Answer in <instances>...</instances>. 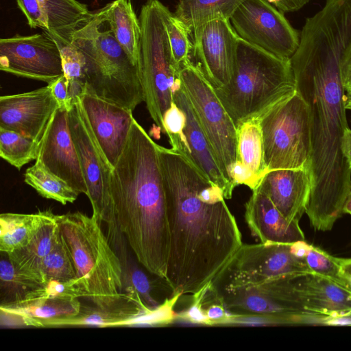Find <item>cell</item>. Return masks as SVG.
Wrapping results in <instances>:
<instances>
[{
    "instance_id": "44dd1931",
    "label": "cell",
    "mask_w": 351,
    "mask_h": 351,
    "mask_svg": "<svg viewBox=\"0 0 351 351\" xmlns=\"http://www.w3.org/2000/svg\"><path fill=\"white\" fill-rule=\"evenodd\" d=\"M258 186L289 221L305 213L311 190L308 169H280L267 172Z\"/></svg>"
},
{
    "instance_id": "ee69618b",
    "label": "cell",
    "mask_w": 351,
    "mask_h": 351,
    "mask_svg": "<svg viewBox=\"0 0 351 351\" xmlns=\"http://www.w3.org/2000/svg\"><path fill=\"white\" fill-rule=\"evenodd\" d=\"M48 86L50 87L53 96L58 101L59 106L65 107L69 110L72 103L69 98L67 80L65 76L63 75L59 77L49 84Z\"/></svg>"
},
{
    "instance_id": "ffe728a7",
    "label": "cell",
    "mask_w": 351,
    "mask_h": 351,
    "mask_svg": "<svg viewBox=\"0 0 351 351\" xmlns=\"http://www.w3.org/2000/svg\"><path fill=\"white\" fill-rule=\"evenodd\" d=\"M245 220L261 243H293L305 241L299 221H289L258 186L245 205Z\"/></svg>"
},
{
    "instance_id": "b9f144b4",
    "label": "cell",
    "mask_w": 351,
    "mask_h": 351,
    "mask_svg": "<svg viewBox=\"0 0 351 351\" xmlns=\"http://www.w3.org/2000/svg\"><path fill=\"white\" fill-rule=\"evenodd\" d=\"M16 1L31 28L38 27L43 30H48L47 19L38 0Z\"/></svg>"
},
{
    "instance_id": "4fadbf2b",
    "label": "cell",
    "mask_w": 351,
    "mask_h": 351,
    "mask_svg": "<svg viewBox=\"0 0 351 351\" xmlns=\"http://www.w3.org/2000/svg\"><path fill=\"white\" fill-rule=\"evenodd\" d=\"M230 22L241 38L280 58L290 60L300 43L298 31L267 0H244Z\"/></svg>"
},
{
    "instance_id": "ab89813d",
    "label": "cell",
    "mask_w": 351,
    "mask_h": 351,
    "mask_svg": "<svg viewBox=\"0 0 351 351\" xmlns=\"http://www.w3.org/2000/svg\"><path fill=\"white\" fill-rule=\"evenodd\" d=\"M181 296L182 294L179 293L166 298L157 307L127 321L123 326H161L172 324L176 319L174 306Z\"/></svg>"
},
{
    "instance_id": "52a82bcc",
    "label": "cell",
    "mask_w": 351,
    "mask_h": 351,
    "mask_svg": "<svg viewBox=\"0 0 351 351\" xmlns=\"http://www.w3.org/2000/svg\"><path fill=\"white\" fill-rule=\"evenodd\" d=\"M171 12L159 0H147L139 14L141 37L138 69L144 101L151 118L165 133L163 117L173 94L181 86L171 50L166 21Z\"/></svg>"
},
{
    "instance_id": "9a60e30c",
    "label": "cell",
    "mask_w": 351,
    "mask_h": 351,
    "mask_svg": "<svg viewBox=\"0 0 351 351\" xmlns=\"http://www.w3.org/2000/svg\"><path fill=\"white\" fill-rule=\"evenodd\" d=\"M69 110L59 106L50 119L40 142L37 159L48 171L79 193L87 186L69 125Z\"/></svg>"
},
{
    "instance_id": "7dc6e473",
    "label": "cell",
    "mask_w": 351,
    "mask_h": 351,
    "mask_svg": "<svg viewBox=\"0 0 351 351\" xmlns=\"http://www.w3.org/2000/svg\"><path fill=\"white\" fill-rule=\"evenodd\" d=\"M342 212L343 214L351 215V184L343 205Z\"/></svg>"
},
{
    "instance_id": "f1b7e54d",
    "label": "cell",
    "mask_w": 351,
    "mask_h": 351,
    "mask_svg": "<svg viewBox=\"0 0 351 351\" xmlns=\"http://www.w3.org/2000/svg\"><path fill=\"white\" fill-rule=\"evenodd\" d=\"M56 42L61 55L64 75L67 80L69 98L73 101L86 89V61L83 53L69 40L68 32L47 31Z\"/></svg>"
},
{
    "instance_id": "4316f807",
    "label": "cell",
    "mask_w": 351,
    "mask_h": 351,
    "mask_svg": "<svg viewBox=\"0 0 351 351\" xmlns=\"http://www.w3.org/2000/svg\"><path fill=\"white\" fill-rule=\"evenodd\" d=\"M244 0H180L175 13L197 40L203 26L215 19L230 20Z\"/></svg>"
},
{
    "instance_id": "277c9868",
    "label": "cell",
    "mask_w": 351,
    "mask_h": 351,
    "mask_svg": "<svg viewBox=\"0 0 351 351\" xmlns=\"http://www.w3.org/2000/svg\"><path fill=\"white\" fill-rule=\"evenodd\" d=\"M214 90L237 128L293 95L296 82L290 60L278 58L239 37L231 80Z\"/></svg>"
},
{
    "instance_id": "d590c367",
    "label": "cell",
    "mask_w": 351,
    "mask_h": 351,
    "mask_svg": "<svg viewBox=\"0 0 351 351\" xmlns=\"http://www.w3.org/2000/svg\"><path fill=\"white\" fill-rule=\"evenodd\" d=\"M41 273L43 284L49 280H69L77 278L71 258L61 237L44 258Z\"/></svg>"
},
{
    "instance_id": "f907efd6",
    "label": "cell",
    "mask_w": 351,
    "mask_h": 351,
    "mask_svg": "<svg viewBox=\"0 0 351 351\" xmlns=\"http://www.w3.org/2000/svg\"><path fill=\"white\" fill-rule=\"evenodd\" d=\"M348 156L351 165V131L349 133L348 140Z\"/></svg>"
},
{
    "instance_id": "60d3db41",
    "label": "cell",
    "mask_w": 351,
    "mask_h": 351,
    "mask_svg": "<svg viewBox=\"0 0 351 351\" xmlns=\"http://www.w3.org/2000/svg\"><path fill=\"white\" fill-rule=\"evenodd\" d=\"M165 134L169 138L171 149L179 152L184 145V130L186 125V116L175 103L165 112L163 117Z\"/></svg>"
},
{
    "instance_id": "681fc988",
    "label": "cell",
    "mask_w": 351,
    "mask_h": 351,
    "mask_svg": "<svg viewBox=\"0 0 351 351\" xmlns=\"http://www.w3.org/2000/svg\"><path fill=\"white\" fill-rule=\"evenodd\" d=\"M345 106L346 110H351V91L346 94Z\"/></svg>"
},
{
    "instance_id": "d4e9b609",
    "label": "cell",
    "mask_w": 351,
    "mask_h": 351,
    "mask_svg": "<svg viewBox=\"0 0 351 351\" xmlns=\"http://www.w3.org/2000/svg\"><path fill=\"white\" fill-rule=\"evenodd\" d=\"M81 303L73 300H32L0 305L1 324L5 326L34 327L40 321L67 317L80 311Z\"/></svg>"
},
{
    "instance_id": "f35d334b",
    "label": "cell",
    "mask_w": 351,
    "mask_h": 351,
    "mask_svg": "<svg viewBox=\"0 0 351 351\" xmlns=\"http://www.w3.org/2000/svg\"><path fill=\"white\" fill-rule=\"evenodd\" d=\"M80 298H85V293L76 278L69 280H49L40 287L31 291L23 301L40 299L73 300Z\"/></svg>"
},
{
    "instance_id": "ba28073f",
    "label": "cell",
    "mask_w": 351,
    "mask_h": 351,
    "mask_svg": "<svg viewBox=\"0 0 351 351\" xmlns=\"http://www.w3.org/2000/svg\"><path fill=\"white\" fill-rule=\"evenodd\" d=\"M266 173L280 169H310L311 136L307 104L296 90L258 118Z\"/></svg>"
},
{
    "instance_id": "bcb514c9",
    "label": "cell",
    "mask_w": 351,
    "mask_h": 351,
    "mask_svg": "<svg viewBox=\"0 0 351 351\" xmlns=\"http://www.w3.org/2000/svg\"><path fill=\"white\" fill-rule=\"evenodd\" d=\"M282 12L298 11L311 0H267Z\"/></svg>"
},
{
    "instance_id": "4dcf8cb0",
    "label": "cell",
    "mask_w": 351,
    "mask_h": 351,
    "mask_svg": "<svg viewBox=\"0 0 351 351\" xmlns=\"http://www.w3.org/2000/svg\"><path fill=\"white\" fill-rule=\"evenodd\" d=\"M24 181L42 197L63 205L74 202L80 193L65 181L48 171L38 160L26 169Z\"/></svg>"
},
{
    "instance_id": "8fae6325",
    "label": "cell",
    "mask_w": 351,
    "mask_h": 351,
    "mask_svg": "<svg viewBox=\"0 0 351 351\" xmlns=\"http://www.w3.org/2000/svg\"><path fill=\"white\" fill-rule=\"evenodd\" d=\"M69 125L87 186L93 215L108 226L110 241L121 236L110 212L108 184L112 166L90 127L81 99L77 97L69 110Z\"/></svg>"
},
{
    "instance_id": "ac0fdd59",
    "label": "cell",
    "mask_w": 351,
    "mask_h": 351,
    "mask_svg": "<svg viewBox=\"0 0 351 351\" xmlns=\"http://www.w3.org/2000/svg\"><path fill=\"white\" fill-rule=\"evenodd\" d=\"M80 98L95 136L113 167L126 143L134 119L132 110L88 91Z\"/></svg>"
},
{
    "instance_id": "5bb4252c",
    "label": "cell",
    "mask_w": 351,
    "mask_h": 351,
    "mask_svg": "<svg viewBox=\"0 0 351 351\" xmlns=\"http://www.w3.org/2000/svg\"><path fill=\"white\" fill-rule=\"evenodd\" d=\"M0 69L47 84L64 75L59 47L46 30L1 38Z\"/></svg>"
},
{
    "instance_id": "3957f363",
    "label": "cell",
    "mask_w": 351,
    "mask_h": 351,
    "mask_svg": "<svg viewBox=\"0 0 351 351\" xmlns=\"http://www.w3.org/2000/svg\"><path fill=\"white\" fill-rule=\"evenodd\" d=\"M157 145L134 119L110 172L108 200L111 216L138 262L165 280L170 232Z\"/></svg>"
},
{
    "instance_id": "2e32d148",
    "label": "cell",
    "mask_w": 351,
    "mask_h": 351,
    "mask_svg": "<svg viewBox=\"0 0 351 351\" xmlns=\"http://www.w3.org/2000/svg\"><path fill=\"white\" fill-rule=\"evenodd\" d=\"M239 36L230 20L215 19L206 23L193 43L195 64L213 88L227 85L232 77Z\"/></svg>"
},
{
    "instance_id": "7bdbcfd3",
    "label": "cell",
    "mask_w": 351,
    "mask_h": 351,
    "mask_svg": "<svg viewBox=\"0 0 351 351\" xmlns=\"http://www.w3.org/2000/svg\"><path fill=\"white\" fill-rule=\"evenodd\" d=\"M229 177L235 187L243 184L252 191L256 189L261 182V180L239 160L232 166Z\"/></svg>"
},
{
    "instance_id": "c3c4849f",
    "label": "cell",
    "mask_w": 351,
    "mask_h": 351,
    "mask_svg": "<svg viewBox=\"0 0 351 351\" xmlns=\"http://www.w3.org/2000/svg\"><path fill=\"white\" fill-rule=\"evenodd\" d=\"M341 269L343 273L351 276V258L341 259Z\"/></svg>"
},
{
    "instance_id": "d6a6232c",
    "label": "cell",
    "mask_w": 351,
    "mask_h": 351,
    "mask_svg": "<svg viewBox=\"0 0 351 351\" xmlns=\"http://www.w3.org/2000/svg\"><path fill=\"white\" fill-rule=\"evenodd\" d=\"M40 142L0 128V156L19 170L37 159Z\"/></svg>"
},
{
    "instance_id": "cb8c5ba5",
    "label": "cell",
    "mask_w": 351,
    "mask_h": 351,
    "mask_svg": "<svg viewBox=\"0 0 351 351\" xmlns=\"http://www.w3.org/2000/svg\"><path fill=\"white\" fill-rule=\"evenodd\" d=\"M60 238L57 215L51 210L37 233L26 245L5 254L19 273L43 285V261Z\"/></svg>"
},
{
    "instance_id": "8d00e7d4",
    "label": "cell",
    "mask_w": 351,
    "mask_h": 351,
    "mask_svg": "<svg viewBox=\"0 0 351 351\" xmlns=\"http://www.w3.org/2000/svg\"><path fill=\"white\" fill-rule=\"evenodd\" d=\"M121 261L123 265V291L127 289L134 290L149 309L160 305L162 302L158 300L153 294L154 283L147 275L136 264L127 261L126 258Z\"/></svg>"
},
{
    "instance_id": "8992f818",
    "label": "cell",
    "mask_w": 351,
    "mask_h": 351,
    "mask_svg": "<svg viewBox=\"0 0 351 351\" xmlns=\"http://www.w3.org/2000/svg\"><path fill=\"white\" fill-rule=\"evenodd\" d=\"M61 239L71 258L77 278L93 304L106 308L124 295L123 265L93 215H57Z\"/></svg>"
},
{
    "instance_id": "5b68a950",
    "label": "cell",
    "mask_w": 351,
    "mask_h": 351,
    "mask_svg": "<svg viewBox=\"0 0 351 351\" xmlns=\"http://www.w3.org/2000/svg\"><path fill=\"white\" fill-rule=\"evenodd\" d=\"M106 25L101 8L68 31L85 58V91L133 111L145 100L138 69Z\"/></svg>"
},
{
    "instance_id": "7c38bea8",
    "label": "cell",
    "mask_w": 351,
    "mask_h": 351,
    "mask_svg": "<svg viewBox=\"0 0 351 351\" xmlns=\"http://www.w3.org/2000/svg\"><path fill=\"white\" fill-rule=\"evenodd\" d=\"M292 244H243L214 284L231 288L312 273L304 259L295 254Z\"/></svg>"
},
{
    "instance_id": "f546056e",
    "label": "cell",
    "mask_w": 351,
    "mask_h": 351,
    "mask_svg": "<svg viewBox=\"0 0 351 351\" xmlns=\"http://www.w3.org/2000/svg\"><path fill=\"white\" fill-rule=\"evenodd\" d=\"M237 130L238 160L261 181L266 173L263 139L258 119L242 123Z\"/></svg>"
},
{
    "instance_id": "e575fe53",
    "label": "cell",
    "mask_w": 351,
    "mask_h": 351,
    "mask_svg": "<svg viewBox=\"0 0 351 351\" xmlns=\"http://www.w3.org/2000/svg\"><path fill=\"white\" fill-rule=\"evenodd\" d=\"M303 258L312 273L328 278L348 289L349 279L342 271V258L335 257L320 247L307 243Z\"/></svg>"
},
{
    "instance_id": "7a4b0ae2",
    "label": "cell",
    "mask_w": 351,
    "mask_h": 351,
    "mask_svg": "<svg viewBox=\"0 0 351 351\" xmlns=\"http://www.w3.org/2000/svg\"><path fill=\"white\" fill-rule=\"evenodd\" d=\"M170 248L165 281L172 295H192L215 282L243 244L222 189L189 160L157 145Z\"/></svg>"
},
{
    "instance_id": "9c48e42d",
    "label": "cell",
    "mask_w": 351,
    "mask_h": 351,
    "mask_svg": "<svg viewBox=\"0 0 351 351\" xmlns=\"http://www.w3.org/2000/svg\"><path fill=\"white\" fill-rule=\"evenodd\" d=\"M296 276H282L237 287H215L231 315L263 317L273 325H318L322 315L305 308L295 288Z\"/></svg>"
},
{
    "instance_id": "83f0119b",
    "label": "cell",
    "mask_w": 351,
    "mask_h": 351,
    "mask_svg": "<svg viewBox=\"0 0 351 351\" xmlns=\"http://www.w3.org/2000/svg\"><path fill=\"white\" fill-rule=\"evenodd\" d=\"M50 210H39L32 214H1V252L10 253L26 245L37 233Z\"/></svg>"
},
{
    "instance_id": "f6af8a7d",
    "label": "cell",
    "mask_w": 351,
    "mask_h": 351,
    "mask_svg": "<svg viewBox=\"0 0 351 351\" xmlns=\"http://www.w3.org/2000/svg\"><path fill=\"white\" fill-rule=\"evenodd\" d=\"M341 81L346 93L351 91V45L348 47L340 65Z\"/></svg>"
},
{
    "instance_id": "e0dca14e",
    "label": "cell",
    "mask_w": 351,
    "mask_h": 351,
    "mask_svg": "<svg viewBox=\"0 0 351 351\" xmlns=\"http://www.w3.org/2000/svg\"><path fill=\"white\" fill-rule=\"evenodd\" d=\"M50 87L0 97V128L41 141L47 124L59 107Z\"/></svg>"
},
{
    "instance_id": "603a6c76",
    "label": "cell",
    "mask_w": 351,
    "mask_h": 351,
    "mask_svg": "<svg viewBox=\"0 0 351 351\" xmlns=\"http://www.w3.org/2000/svg\"><path fill=\"white\" fill-rule=\"evenodd\" d=\"M295 285L309 312L335 317L351 311V291L328 278L308 273L296 276Z\"/></svg>"
},
{
    "instance_id": "74e56055",
    "label": "cell",
    "mask_w": 351,
    "mask_h": 351,
    "mask_svg": "<svg viewBox=\"0 0 351 351\" xmlns=\"http://www.w3.org/2000/svg\"><path fill=\"white\" fill-rule=\"evenodd\" d=\"M166 27L174 62L177 67H181L192 62L190 53L193 49L189 35L191 32L186 25L171 12L167 16Z\"/></svg>"
},
{
    "instance_id": "d6986e66",
    "label": "cell",
    "mask_w": 351,
    "mask_h": 351,
    "mask_svg": "<svg viewBox=\"0 0 351 351\" xmlns=\"http://www.w3.org/2000/svg\"><path fill=\"white\" fill-rule=\"evenodd\" d=\"M173 100L186 116L184 145L178 153L186 158L209 181L220 187L225 199H230L235 187L226 178L181 86L176 88Z\"/></svg>"
},
{
    "instance_id": "7402d4cb",
    "label": "cell",
    "mask_w": 351,
    "mask_h": 351,
    "mask_svg": "<svg viewBox=\"0 0 351 351\" xmlns=\"http://www.w3.org/2000/svg\"><path fill=\"white\" fill-rule=\"evenodd\" d=\"M123 296L114 305L101 308L81 305L78 313L67 317L38 322L36 328L63 326H123L127 321L150 310L140 296L132 289L123 291Z\"/></svg>"
},
{
    "instance_id": "6da1fadb",
    "label": "cell",
    "mask_w": 351,
    "mask_h": 351,
    "mask_svg": "<svg viewBox=\"0 0 351 351\" xmlns=\"http://www.w3.org/2000/svg\"><path fill=\"white\" fill-rule=\"evenodd\" d=\"M351 34L332 25H315L302 29L298 47L290 58L296 90L310 112L311 190L305 213L318 231L330 230L343 215L351 184L348 156L346 91L340 65Z\"/></svg>"
},
{
    "instance_id": "484cf974",
    "label": "cell",
    "mask_w": 351,
    "mask_h": 351,
    "mask_svg": "<svg viewBox=\"0 0 351 351\" xmlns=\"http://www.w3.org/2000/svg\"><path fill=\"white\" fill-rule=\"evenodd\" d=\"M102 10L117 41L138 66L141 26L130 0H114Z\"/></svg>"
},
{
    "instance_id": "816d5d0a",
    "label": "cell",
    "mask_w": 351,
    "mask_h": 351,
    "mask_svg": "<svg viewBox=\"0 0 351 351\" xmlns=\"http://www.w3.org/2000/svg\"><path fill=\"white\" fill-rule=\"evenodd\" d=\"M346 314H351V311L347 312Z\"/></svg>"
},
{
    "instance_id": "1f68e13d",
    "label": "cell",
    "mask_w": 351,
    "mask_h": 351,
    "mask_svg": "<svg viewBox=\"0 0 351 351\" xmlns=\"http://www.w3.org/2000/svg\"><path fill=\"white\" fill-rule=\"evenodd\" d=\"M48 22L49 32H64L73 29L91 14L77 0H38Z\"/></svg>"
},
{
    "instance_id": "836d02e7",
    "label": "cell",
    "mask_w": 351,
    "mask_h": 351,
    "mask_svg": "<svg viewBox=\"0 0 351 351\" xmlns=\"http://www.w3.org/2000/svg\"><path fill=\"white\" fill-rule=\"evenodd\" d=\"M4 254L5 257L1 254L0 261L1 305L20 302L31 291L42 286L19 273L10 261L6 254Z\"/></svg>"
},
{
    "instance_id": "30bf717a",
    "label": "cell",
    "mask_w": 351,
    "mask_h": 351,
    "mask_svg": "<svg viewBox=\"0 0 351 351\" xmlns=\"http://www.w3.org/2000/svg\"><path fill=\"white\" fill-rule=\"evenodd\" d=\"M179 78L226 178L235 187L229 177L238 160L237 130L233 121L212 84L193 62L180 68Z\"/></svg>"
}]
</instances>
